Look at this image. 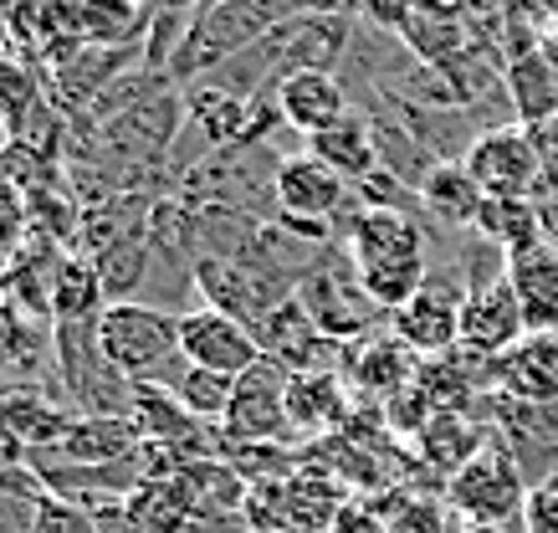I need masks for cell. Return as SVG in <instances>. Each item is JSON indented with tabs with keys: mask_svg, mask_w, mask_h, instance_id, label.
Listing matches in <instances>:
<instances>
[{
	"mask_svg": "<svg viewBox=\"0 0 558 533\" xmlns=\"http://www.w3.org/2000/svg\"><path fill=\"white\" fill-rule=\"evenodd\" d=\"M472 180L482 185L487 201H533L548 180V159H543L538 134H527L523 123H508V129H492L466 149L461 159Z\"/></svg>",
	"mask_w": 558,
	"mask_h": 533,
	"instance_id": "5",
	"label": "cell"
},
{
	"mask_svg": "<svg viewBox=\"0 0 558 533\" xmlns=\"http://www.w3.org/2000/svg\"><path fill=\"white\" fill-rule=\"evenodd\" d=\"M307 155L323 159V165L339 174V180H349V190L364 185L369 174H379V138H374L369 113H359V108H354L343 123H333V129L313 134V138H307Z\"/></svg>",
	"mask_w": 558,
	"mask_h": 533,
	"instance_id": "19",
	"label": "cell"
},
{
	"mask_svg": "<svg viewBox=\"0 0 558 533\" xmlns=\"http://www.w3.org/2000/svg\"><path fill=\"white\" fill-rule=\"evenodd\" d=\"M26 533H102V523L93 508H83V502L41 493V498L26 508Z\"/></svg>",
	"mask_w": 558,
	"mask_h": 533,
	"instance_id": "28",
	"label": "cell"
},
{
	"mask_svg": "<svg viewBox=\"0 0 558 533\" xmlns=\"http://www.w3.org/2000/svg\"><path fill=\"white\" fill-rule=\"evenodd\" d=\"M277 21L282 16L271 11L267 0H231V5H216V11H195L185 41H180V52L170 62L174 87H195L201 77L226 68L231 57L252 52Z\"/></svg>",
	"mask_w": 558,
	"mask_h": 533,
	"instance_id": "2",
	"label": "cell"
},
{
	"mask_svg": "<svg viewBox=\"0 0 558 533\" xmlns=\"http://www.w3.org/2000/svg\"><path fill=\"white\" fill-rule=\"evenodd\" d=\"M288 390H292V370L262 354L231 390V411H226V426H220L226 441H282L292 431Z\"/></svg>",
	"mask_w": 558,
	"mask_h": 533,
	"instance_id": "8",
	"label": "cell"
},
{
	"mask_svg": "<svg viewBox=\"0 0 558 533\" xmlns=\"http://www.w3.org/2000/svg\"><path fill=\"white\" fill-rule=\"evenodd\" d=\"M349 385H343L339 370L328 375H292L288 390V415L298 436H328V431L349 426Z\"/></svg>",
	"mask_w": 558,
	"mask_h": 533,
	"instance_id": "22",
	"label": "cell"
},
{
	"mask_svg": "<svg viewBox=\"0 0 558 533\" xmlns=\"http://www.w3.org/2000/svg\"><path fill=\"white\" fill-rule=\"evenodd\" d=\"M98 339L123 379H149L180 354V313L154 303H113L98 318Z\"/></svg>",
	"mask_w": 558,
	"mask_h": 533,
	"instance_id": "4",
	"label": "cell"
},
{
	"mask_svg": "<svg viewBox=\"0 0 558 533\" xmlns=\"http://www.w3.org/2000/svg\"><path fill=\"white\" fill-rule=\"evenodd\" d=\"M527 339V318L523 303L512 293L508 277H497L487 288H472L466 298V313H461V344L472 360H502L512 344Z\"/></svg>",
	"mask_w": 558,
	"mask_h": 533,
	"instance_id": "11",
	"label": "cell"
},
{
	"mask_svg": "<svg viewBox=\"0 0 558 533\" xmlns=\"http://www.w3.org/2000/svg\"><path fill=\"white\" fill-rule=\"evenodd\" d=\"M421 206L430 226H446V231H476V216L487 206L482 185L472 180V170L461 159H440L430 180L421 185Z\"/></svg>",
	"mask_w": 558,
	"mask_h": 533,
	"instance_id": "20",
	"label": "cell"
},
{
	"mask_svg": "<svg viewBox=\"0 0 558 533\" xmlns=\"http://www.w3.org/2000/svg\"><path fill=\"white\" fill-rule=\"evenodd\" d=\"M298 303L307 308V318L333 339V344H359L374 334V318L379 308L369 303V293L359 288V267L349 262L343 246H328L318 257V267L298 282Z\"/></svg>",
	"mask_w": 558,
	"mask_h": 533,
	"instance_id": "3",
	"label": "cell"
},
{
	"mask_svg": "<svg viewBox=\"0 0 558 533\" xmlns=\"http://www.w3.org/2000/svg\"><path fill=\"white\" fill-rule=\"evenodd\" d=\"M339 375L359 400L389 405L395 396H405L410 385H415V375H421V354H415L410 344H400L395 334H369V339H359V344L343 349Z\"/></svg>",
	"mask_w": 558,
	"mask_h": 533,
	"instance_id": "10",
	"label": "cell"
},
{
	"mask_svg": "<svg viewBox=\"0 0 558 533\" xmlns=\"http://www.w3.org/2000/svg\"><path fill=\"white\" fill-rule=\"evenodd\" d=\"M508 104L512 119L523 123L527 134H538L548 123H558V68L548 62V52H523L508 62Z\"/></svg>",
	"mask_w": 558,
	"mask_h": 533,
	"instance_id": "21",
	"label": "cell"
},
{
	"mask_svg": "<svg viewBox=\"0 0 558 533\" xmlns=\"http://www.w3.org/2000/svg\"><path fill=\"white\" fill-rule=\"evenodd\" d=\"M108 298H102V277L93 257L68 252L57 267V293H51V324H72V318H102Z\"/></svg>",
	"mask_w": 558,
	"mask_h": 533,
	"instance_id": "26",
	"label": "cell"
},
{
	"mask_svg": "<svg viewBox=\"0 0 558 533\" xmlns=\"http://www.w3.org/2000/svg\"><path fill=\"white\" fill-rule=\"evenodd\" d=\"M216 5H231V0H201L195 11H216Z\"/></svg>",
	"mask_w": 558,
	"mask_h": 533,
	"instance_id": "33",
	"label": "cell"
},
{
	"mask_svg": "<svg viewBox=\"0 0 558 533\" xmlns=\"http://www.w3.org/2000/svg\"><path fill=\"white\" fill-rule=\"evenodd\" d=\"M267 5L282 21H298V16H359L364 0H267Z\"/></svg>",
	"mask_w": 558,
	"mask_h": 533,
	"instance_id": "29",
	"label": "cell"
},
{
	"mask_svg": "<svg viewBox=\"0 0 558 533\" xmlns=\"http://www.w3.org/2000/svg\"><path fill=\"white\" fill-rule=\"evenodd\" d=\"M385 5H410V0H385Z\"/></svg>",
	"mask_w": 558,
	"mask_h": 533,
	"instance_id": "35",
	"label": "cell"
},
{
	"mask_svg": "<svg viewBox=\"0 0 558 533\" xmlns=\"http://www.w3.org/2000/svg\"><path fill=\"white\" fill-rule=\"evenodd\" d=\"M277 108H282V123L298 129L303 138L323 134L354 113V98L343 87L339 72H292L288 83H277Z\"/></svg>",
	"mask_w": 558,
	"mask_h": 533,
	"instance_id": "14",
	"label": "cell"
},
{
	"mask_svg": "<svg viewBox=\"0 0 558 533\" xmlns=\"http://www.w3.org/2000/svg\"><path fill=\"white\" fill-rule=\"evenodd\" d=\"M72 400L62 390H51L41 379H0V441L16 451L21 462L36 451H57L68 441Z\"/></svg>",
	"mask_w": 558,
	"mask_h": 533,
	"instance_id": "7",
	"label": "cell"
},
{
	"mask_svg": "<svg viewBox=\"0 0 558 533\" xmlns=\"http://www.w3.org/2000/svg\"><path fill=\"white\" fill-rule=\"evenodd\" d=\"M425 216L410 210H379V206H359L343 216V252L354 267H374V262H395V257H421L425 252Z\"/></svg>",
	"mask_w": 558,
	"mask_h": 533,
	"instance_id": "12",
	"label": "cell"
},
{
	"mask_svg": "<svg viewBox=\"0 0 558 533\" xmlns=\"http://www.w3.org/2000/svg\"><path fill=\"white\" fill-rule=\"evenodd\" d=\"M466 298H472V288H466V277L457 272V262L430 267L421 293L389 318V324H395V339L410 344L421 360L451 354V349L461 344V313H466Z\"/></svg>",
	"mask_w": 558,
	"mask_h": 533,
	"instance_id": "6",
	"label": "cell"
},
{
	"mask_svg": "<svg viewBox=\"0 0 558 533\" xmlns=\"http://www.w3.org/2000/svg\"><path fill=\"white\" fill-rule=\"evenodd\" d=\"M487 390L512 400H558V334H527L487 364Z\"/></svg>",
	"mask_w": 558,
	"mask_h": 533,
	"instance_id": "15",
	"label": "cell"
},
{
	"mask_svg": "<svg viewBox=\"0 0 558 533\" xmlns=\"http://www.w3.org/2000/svg\"><path fill=\"white\" fill-rule=\"evenodd\" d=\"M51 108V77L16 52H0V129L21 138Z\"/></svg>",
	"mask_w": 558,
	"mask_h": 533,
	"instance_id": "23",
	"label": "cell"
},
{
	"mask_svg": "<svg viewBox=\"0 0 558 533\" xmlns=\"http://www.w3.org/2000/svg\"><path fill=\"white\" fill-rule=\"evenodd\" d=\"M93 267H98V277H102L108 308H113V303H134V288L149 282V267H154L149 231L134 237V241H123V246H113V252H102V257H93Z\"/></svg>",
	"mask_w": 558,
	"mask_h": 533,
	"instance_id": "27",
	"label": "cell"
},
{
	"mask_svg": "<svg viewBox=\"0 0 558 533\" xmlns=\"http://www.w3.org/2000/svg\"><path fill=\"white\" fill-rule=\"evenodd\" d=\"M16 288V252H0V303Z\"/></svg>",
	"mask_w": 558,
	"mask_h": 533,
	"instance_id": "31",
	"label": "cell"
},
{
	"mask_svg": "<svg viewBox=\"0 0 558 533\" xmlns=\"http://www.w3.org/2000/svg\"><path fill=\"white\" fill-rule=\"evenodd\" d=\"M461 533H508V529H461Z\"/></svg>",
	"mask_w": 558,
	"mask_h": 533,
	"instance_id": "34",
	"label": "cell"
},
{
	"mask_svg": "<svg viewBox=\"0 0 558 533\" xmlns=\"http://www.w3.org/2000/svg\"><path fill=\"white\" fill-rule=\"evenodd\" d=\"M343 201H349V180H339L323 159H313L307 149L282 159V170H277V216L333 226L343 216Z\"/></svg>",
	"mask_w": 558,
	"mask_h": 533,
	"instance_id": "13",
	"label": "cell"
},
{
	"mask_svg": "<svg viewBox=\"0 0 558 533\" xmlns=\"http://www.w3.org/2000/svg\"><path fill=\"white\" fill-rule=\"evenodd\" d=\"M527 477L508 441L492 431V441L476 451L472 462L461 467L457 477L446 482V502L466 529H508L523 533V508H527Z\"/></svg>",
	"mask_w": 558,
	"mask_h": 533,
	"instance_id": "1",
	"label": "cell"
},
{
	"mask_svg": "<svg viewBox=\"0 0 558 533\" xmlns=\"http://www.w3.org/2000/svg\"><path fill=\"white\" fill-rule=\"evenodd\" d=\"M508 282L523 303L527 334H558V241L508 257Z\"/></svg>",
	"mask_w": 558,
	"mask_h": 533,
	"instance_id": "18",
	"label": "cell"
},
{
	"mask_svg": "<svg viewBox=\"0 0 558 533\" xmlns=\"http://www.w3.org/2000/svg\"><path fill=\"white\" fill-rule=\"evenodd\" d=\"M476 237H487L492 246H502L508 257H523V252L543 246V241H554L538 201H487L482 216H476Z\"/></svg>",
	"mask_w": 558,
	"mask_h": 533,
	"instance_id": "25",
	"label": "cell"
},
{
	"mask_svg": "<svg viewBox=\"0 0 558 533\" xmlns=\"http://www.w3.org/2000/svg\"><path fill=\"white\" fill-rule=\"evenodd\" d=\"M180 354L195 360L201 370H210V375H220V379H241L256 360H262V339H256L241 318L201 303V308L180 313Z\"/></svg>",
	"mask_w": 558,
	"mask_h": 533,
	"instance_id": "9",
	"label": "cell"
},
{
	"mask_svg": "<svg viewBox=\"0 0 558 533\" xmlns=\"http://www.w3.org/2000/svg\"><path fill=\"white\" fill-rule=\"evenodd\" d=\"M492 441V426L487 421H476L472 411H436L430 415V426L410 441V447L421 451V462L436 472L440 482H451L461 467L472 462L476 451Z\"/></svg>",
	"mask_w": 558,
	"mask_h": 533,
	"instance_id": "17",
	"label": "cell"
},
{
	"mask_svg": "<svg viewBox=\"0 0 558 533\" xmlns=\"http://www.w3.org/2000/svg\"><path fill=\"white\" fill-rule=\"evenodd\" d=\"M149 11H180V16H195V5L201 0H144Z\"/></svg>",
	"mask_w": 558,
	"mask_h": 533,
	"instance_id": "32",
	"label": "cell"
},
{
	"mask_svg": "<svg viewBox=\"0 0 558 533\" xmlns=\"http://www.w3.org/2000/svg\"><path fill=\"white\" fill-rule=\"evenodd\" d=\"M149 379L159 385V390H170L190 415H201L205 426H226V411H231V390H236V379L210 375V370H201V364L185 360V354H174V360L165 364V370H154Z\"/></svg>",
	"mask_w": 558,
	"mask_h": 533,
	"instance_id": "24",
	"label": "cell"
},
{
	"mask_svg": "<svg viewBox=\"0 0 558 533\" xmlns=\"http://www.w3.org/2000/svg\"><path fill=\"white\" fill-rule=\"evenodd\" d=\"M0 52H5V32H0Z\"/></svg>",
	"mask_w": 558,
	"mask_h": 533,
	"instance_id": "37",
	"label": "cell"
},
{
	"mask_svg": "<svg viewBox=\"0 0 558 533\" xmlns=\"http://www.w3.org/2000/svg\"><path fill=\"white\" fill-rule=\"evenodd\" d=\"M138 447H144V436H138L134 415H77L68 441L57 451H47V457L72 467H113L138 457Z\"/></svg>",
	"mask_w": 558,
	"mask_h": 533,
	"instance_id": "16",
	"label": "cell"
},
{
	"mask_svg": "<svg viewBox=\"0 0 558 533\" xmlns=\"http://www.w3.org/2000/svg\"><path fill=\"white\" fill-rule=\"evenodd\" d=\"M482 5H502V0H482Z\"/></svg>",
	"mask_w": 558,
	"mask_h": 533,
	"instance_id": "36",
	"label": "cell"
},
{
	"mask_svg": "<svg viewBox=\"0 0 558 533\" xmlns=\"http://www.w3.org/2000/svg\"><path fill=\"white\" fill-rule=\"evenodd\" d=\"M523 533H558V487H533L527 493Z\"/></svg>",
	"mask_w": 558,
	"mask_h": 533,
	"instance_id": "30",
	"label": "cell"
}]
</instances>
